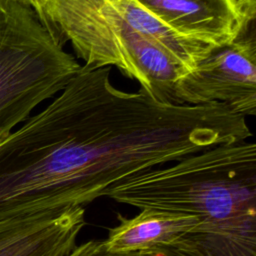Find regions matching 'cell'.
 I'll use <instances>...</instances> for the list:
<instances>
[{
	"instance_id": "cell-1",
	"label": "cell",
	"mask_w": 256,
	"mask_h": 256,
	"mask_svg": "<svg viewBox=\"0 0 256 256\" xmlns=\"http://www.w3.org/2000/svg\"><path fill=\"white\" fill-rule=\"evenodd\" d=\"M122 204L195 216L179 256H256V145L220 144L124 180Z\"/></svg>"
},
{
	"instance_id": "cell-2",
	"label": "cell",
	"mask_w": 256,
	"mask_h": 256,
	"mask_svg": "<svg viewBox=\"0 0 256 256\" xmlns=\"http://www.w3.org/2000/svg\"><path fill=\"white\" fill-rule=\"evenodd\" d=\"M33 12L59 45L71 43L84 61L81 71L116 67L157 101L176 104V83L186 69L112 0H47Z\"/></svg>"
},
{
	"instance_id": "cell-3",
	"label": "cell",
	"mask_w": 256,
	"mask_h": 256,
	"mask_svg": "<svg viewBox=\"0 0 256 256\" xmlns=\"http://www.w3.org/2000/svg\"><path fill=\"white\" fill-rule=\"evenodd\" d=\"M80 69L30 7L0 0V142Z\"/></svg>"
},
{
	"instance_id": "cell-4",
	"label": "cell",
	"mask_w": 256,
	"mask_h": 256,
	"mask_svg": "<svg viewBox=\"0 0 256 256\" xmlns=\"http://www.w3.org/2000/svg\"><path fill=\"white\" fill-rule=\"evenodd\" d=\"M224 103L242 116L256 114V42L246 32L214 49L176 83L177 105Z\"/></svg>"
},
{
	"instance_id": "cell-5",
	"label": "cell",
	"mask_w": 256,
	"mask_h": 256,
	"mask_svg": "<svg viewBox=\"0 0 256 256\" xmlns=\"http://www.w3.org/2000/svg\"><path fill=\"white\" fill-rule=\"evenodd\" d=\"M182 36L213 48L226 46L251 25L237 0H137Z\"/></svg>"
},
{
	"instance_id": "cell-6",
	"label": "cell",
	"mask_w": 256,
	"mask_h": 256,
	"mask_svg": "<svg viewBox=\"0 0 256 256\" xmlns=\"http://www.w3.org/2000/svg\"><path fill=\"white\" fill-rule=\"evenodd\" d=\"M85 224L80 205L0 220V256H65Z\"/></svg>"
},
{
	"instance_id": "cell-7",
	"label": "cell",
	"mask_w": 256,
	"mask_h": 256,
	"mask_svg": "<svg viewBox=\"0 0 256 256\" xmlns=\"http://www.w3.org/2000/svg\"><path fill=\"white\" fill-rule=\"evenodd\" d=\"M118 220L104 240L112 251L170 248L200 223L195 216L153 209L140 210L132 218L119 215Z\"/></svg>"
},
{
	"instance_id": "cell-8",
	"label": "cell",
	"mask_w": 256,
	"mask_h": 256,
	"mask_svg": "<svg viewBox=\"0 0 256 256\" xmlns=\"http://www.w3.org/2000/svg\"><path fill=\"white\" fill-rule=\"evenodd\" d=\"M65 256H179L170 249H148L139 251H112L105 241L89 240L74 248Z\"/></svg>"
},
{
	"instance_id": "cell-9",
	"label": "cell",
	"mask_w": 256,
	"mask_h": 256,
	"mask_svg": "<svg viewBox=\"0 0 256 256\" xmlns=\"http://www.w3.org/2000/svg\"><path fill=\"white\" fill-rule=\"evenodd\" d=\"M242 12L250 23H254L256 17V0H237Z\"/></svg>"
},
{
	"instance_id": "cell-10",
	"label": "cell",
	"mask_w": 256,
	"mask_h": 256,
	"mask_svg": "<svg viewBox=\"0 0 256 256\" xmlns=\"http://www.w3.org/2000/svg\"><path fill=\"white\" fill-rule=\"evenodd\" d=\"M18 1L25 4L26 6L30 7L32 10H35L39 5H41L43 2H45L47 0H18Z\"/></svg>"
}]
</instances>
